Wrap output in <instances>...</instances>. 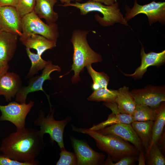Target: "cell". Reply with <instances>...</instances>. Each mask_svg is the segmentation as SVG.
<instances>
[{
  "mask_svg": "<svg viewBox=\"0 0 165 165\" xmlns=\"http://www.w3.org/2000/svg\"><path fill=\"white\" fill-rule=\"evenodd\" d=\"M45 143L37 129L25 128L10 134L2 140L0 151L6 156L21 162H33L40 154Z\"/></svg>",
  "mask_w": 165,
  "mask_h": 165,
  "instance_id": "6da1fadb",
  "label": "cell"
},
{
  "mask_svg": "<svg viewBox=\"0 0 165 165\" xmlns=\"http://www.w3.org/2000/svg\"><path fill=\"white\" fill-rule=\"evenodd\" d=\"M71 127L73 131L88 134L93 138L97 147L107 153L113 161H117L126 155H138L139 151L133 145L118 137L102 134L90 129L77 128L72 124Z\"/></svg>",
  "mask_w": 165,
  "mask_h": 165,
  "instance_id": "7a4b0ae2",
  "label": "cell"
},
{
  "mask_svg": "<svg viewBox=\"0 0 165 165\" xmlns=\"http://www.w3.org/2000/svg\"><path fill=\"white\" fill-rule=\"evenodd\" d=\"M88 30L75 29L73 31L71 39L73 48V64L70 72L73 71L74 74L71 81L73 83L80 81V73L85 67L101 62V55L93 50L89 45L87 36Z\"/></svg>",
  "mask_w": 165,
  "mask_h": 165,
  "instance_id": "3957f363",
  "label": "cell"
},
{
  "mask_svg": "<svg viewBox=\"0 0 165 165\" xmlns=\"http://www.w3.org/2000/svg\"><path fill=\"white\" fill-rule=\"evenodd\" d=\"M59 5L64 7L71 6L76 7L79 9L80 14L82 15H86L91 12H98L102 14L103 17L96 14L95 16V19L102 26H112L116 23L128 25L127 21L120 11L117 2L109 6L90 1L82 3L75 2L74 3Z\"/></svg>",
  "mask_w": 165,
  "mask_h": 165,
  "instance_id": "277c9868",
  "label": "cell"
},
{
  "mask_svg": "<svg viewBox=\"0 0 165 165\" xmlns=\"http://www.w3.org/2000/svg\"><path fill=\"white\" fill-rule=\"evenodd\" d=\"M54 109H50L49 114L45 117L44 113L41 110L34 123L40 127L39 131L42 135L43 136L45 134H48L51 141L52 143L54 141L56 142L61 149L64 148L63 140L64 128L72 118L68 117L64 119L57 120L54 118Z\"/></svg>",
  "mask_w": 165,
  "mask_h": 165,
  "instance_id": "5b68a950",
  "label": "cell"
},
{
  "mask_svg": "<svg viewBox=\"0 0 165 165\" xmlns=\"http://www.w3.org/2000/svg\"><path fill=\"white\" fill-rule=\"evenodd\" d=\"M22 34L21 36L28 37L37 34L56 41L59 36L57 25L56 23H45L34 10L22 18Z\"/></svg>",
  "mask_w": 165,
  "mask_h": 165,
  "instance_id": "8992f818",
  "label": "cell"
},
{
  "mask_svg": "<svg viewBox=\"0 0 165 165\" xmlns=\"http://www.w3.org/2000/svg\"><path fill=\"white\" fill-rule=\"evenodd\" d=\"M34 105V102L31 101L28 104L16 101L6 105H0V121H9L15 126L17 130L23 129L25 127L27 116Z\"/></svg>",
  "mask_w": 165,
  "mask_h": 165,
  "instance_id": "52a82bcc",
  "label": "cell"
},
{
  "mask_svg": "<svg viewBox=\"0 0 165 165\" xmlns=\"http://www.w3.org/2000/svg\"><path fill=\"white\" fill-rule=\"evenodd\" d=\"M61 68L58 65L53 64L52 62L49 63L43 69L42 74L38 76L32 77L29 81L28 85L21 88L16 95L15 101L20 103H26L28 95L30 93L38 91L44 93L47 97L51 108V105L49 97L43 89V85L45 81L51 79L50 74L53 72H60Z\"/></svg>",
  "mask_w": 165,
  "mask_h": 165,
  "instance_id": "ba28073f",
  "label": "cell"
},
{
  "mask_svg": "<svg viewBox=\"0 0 165 165\" xmlns=\"http://www.w3.org/2000/svg\"><path fill=\"white\" fill-rule=\"evenodd\" d=\"M125 19L127 21L137 15L142 13L147 16L150 25L157 21L163 23L165 20V2H156L153 1L148 4L141 5L134 0L132 9L126 8Z\"/></svg>",
  "mask_w": 165,
  "mask_h": 165,
  "instance_id": "9c48e42d",
  "label": "cell"
},
{
  "mask_svg": "<svg viewBox=\"0 0 165 165\" xmlns=\"http://www.w3.org/2000/svg\"><path fill=\"white\" fill-rule=\"evenodd\" d=\"M130 92L136 105H143L156 109L165 101L164 86L150 85L144 88L132 90Z\"/></svg>",
  "mask_w": 165,
  "mask_h": 165,
  "instance_id": "30bf717a",
  "label": "cell"
},
{
  "mask_svg": "<svg viewBox=\"0 0 165 165\" xmlns=\"http://www.w3.org/2000/svg\"><path fill=\"white\" fill-rule=\"evenodd\" d=\"M70 137L76 156L77 165L103 164L105 158L104 154L94 150L85 141L71 136Z\"/></svg>",
  "mask_w": 165,
  "mask_h": 165,
  "instance_id": "8fae6325",
  "label": "cell"
},
{
  "mask_svg": "<svg viewBox=\"0 0 165 165\" xmlns=\"http://www.w3.org/2000/svg\"><path fill=\"white\" fill-rule=\"evenodd\" d=\"M97 131L102 134L112 135L120 138L132 144L139 151L143 149L141 141L131 124L117 123Z\"/></svg>",
  "mask_w": 165,
  "mask_h": 165,
  "instance_id": "7c38bea8",
  "label": "cell"
},
{
  "mask_svg": "<svg viewBox=\"0 0 165 165\" xmlns=\"http://www.w3.org/2000/svg\"><path fill=\"white\" fill-rule=\"evenodd\" d=\"M0 29L19 37L22 35V18L15 7L0 6Z\"/></svg>",
  "mask_w": 165,
  "mask_h": 165,
  "instance_id": "4fadbf2b",
  "label": "cell"
},
{
  "mask_svg": "<svg viewBox=\"0 0 165 165\" xmlns=\"http://www.w3.org/2000/svg\"><path fill=\"white\" fill-rule=\"evenodd\" d=\"M141 55V63L140 66L136 69L134 73L130 74H124L125 75L135 79L141 78L149 67L159 66L165 61V50L159 53L151 52L146 53L145 52L144 46H142Z\"/></svg>",
  "mask_w": 165,
  "mask_h": 165,
  "instance_id": "5bb4252c",
  "label": "cell"
},
{
  "mask_svg": "<svg viewBox=\"0 0 165 165\" xmlns=\"http://www.w3.org/2000/svg\"><path fill=\"white\" fill-rule=\"evenodd\" d=\"M22 81L20 76L13 72H7L0 79V95L10 101L21 88Z\"/></svg>",
  "mask_w": 165,
  "mask_h": 165,
  "instance_id": "9a60e30c",
  "label": "cell"
},
{
  "mask_svg": "<svg viewBox=\"0 0 165 165\" xmlns=\"http://www.w3.org/2000/svg\"><path fill=\"white\" fill-rule=\"evenodd\" d=\"M18 36L11 32L0 31V62L8 64L16 51Z\"/></svg>",
  "mask_w": 165,
  "mask_h": 165,
  "instance_id": "2e32d148",
  "label": "cell"
},
{
  "mask_svg": "<svg viewBox=\"0 0 165 165\" xmlns=\"http://www.w3.org/2000/svg\"><path fill=\"white\" fill-rule=\"evenodd\" d=\"M103 104L110 109L112 111V113L109 115L106 120L98 124L94 125L89 128L90 129L97 131L116 123H123L131 124L134 121L132 116L122 113L119 112L115 102H105Z\"/></svg>",
  "mask_w": 165,
  "mask_h": 165,
  "instance_id": "e0dca14e",
  "label": "cell"
},
{
  "mask_svg": "<svg viewBox=\"0 0 165 165\" xmlns=\"http://www.w3.org/2000/svg\"><path fill=\"white\" fill-rule=\"evenodd\" d=\"M20 41L27 48L35 50L37 53L41 56L46 50L56 46L57 41L49 39L37 34L28 37H20Z\"/></svg>",
  "mask_w": 165,
  "mask_h": 165,
  "instance_id": "ac0fdd59",
  "label": "cell"
},
{
  "mask_svg": "<svg viewBox=\"0 0 165 165\" xmlns=\"http://www.w3.org/2000/svg\"><path fill=\"white\" fill-rule=\"evenodd\" d=\"M57 0H36L34 11L40 18L45 20L46 23L50 24L57 20L59 15L53 10Z\"/></svg>",
  "mask_w": 165,
  "mask_h": 165,
  "instance_id": "d6986e66",
  "label": "cell"
},
{
  "mask_svg": "<svg viewBox=\"0 0 165 165\" xmlns=\"http://www.w3.org/2000/svg\"><path fill=\"white\" fill-rule=\"evenodd\" d=\"M115 100L119 112L121 113L132 116L136 104L129 91V88L126 86L119 88Z\"/></svg>",
  "mask_w": 165,
  "mask_h": 165,
  "instance_id": "ffe728a7",
  "label": "cell"
},
{
  "mask_svg": "<svg viewBox=\"0 0 165 165\" xmlns=\"http://www.w3.org/2000/svg\"><path fill=\"white\" fill-rule=\"evenodd\" d=\"M153 122L152 121H134L131 123L146 152L148 150L151 142Z\"/></svg>",
  "mask_w": 165,
  "mask_h": 165,
  "instance_id": "44dd1931",
  "label": "cell"
},
{
  "mask_svg": "<svg viewBox=\"0 0 165 165\" xmlns=\"http://www.w3.org/2000/svg\"><path fill=\"white\" fill-rule=\"evenodd\" d=\"M165 124V103L164 101L162 102L160 107L157 108V115L154 121L152 127V138L148 149L152 145L157 144L159 141L162 134Z\"/></svg>",
  "mask_w": 165,
  "mask_h": 165,
  "instance_id": "7402d4cb",
  "label": "cell"
},
{
  "mask_svg": "<svg viewBox=\"0 0 165 165\" xmlns=\"http://www.w3.org/2000/svg\"><path fill=\"white\" fill-rule=\"evenodd\" d=\"M157 115V108L143 105H136L132 116L134 121H154Z\"/></svg>",
  "mask_w": 165,
  "mask_h": 165,
  "instance_id": "603a6c76",
  "label": "cell"
},
{
  "mask_svg": "<svg viewBox=\"0 0 165 165\" xmlns=\"http://www.w3.org/2000/svg\"><path fill=\"white\" fill-rule=\"evenodd\" d=\"M26 50L31 63L30 69L25 77L26 79H28L32 77L39 70L43 69L49 63L50 61L44 60L41 56L32 52L29 48H26Z\"/></svg>",
  "mask_w": 165,
  "mask_h": 165,
  "instance_id": "cb8c5ba5",
  "label": "cell"
},
{
  "mask_svg": "<svg viewBox=\"0 0 165 165\" xmlns=\"http://www.w3.org/2000/svg\"><path fill=\"white\" fill-rule=\"evenodd\" d=\"M118 94L117 90L102 88L94 90L87 98L88 100L96 102H114Z\"/></svg>",
  "mask_w": 165,
  "mask_h": 165,
  "instance_id": "d4e9b609",
  "label": "cell"
},
{
  "mask_svg": "<svg viewBox=\"0 0 165 165\" xmlns=\"http://www.w3.org/2000/svg\"><path fill=\"white\" fill-rule=\"evenodd\" d=\"M88 73L93 81L92 88L94 90L102 88H107L109 81L108 75L103 72H98L94 70L89 64L86 67Z\"/></svg>",
  "mask_w": 165,
  "mask_h": 165,
  "instance_id": "484cf974",
  "label": "cell"
},
{
  "mask_svg": "<svg viewBox=\"0 0 165 165\" xmlns=\"http://www.w3.org/2000/svg\"><path fill=\"white\" fill-rule=\"evenodd\" d=\"M147 164L149 165H164L165 158L158 144L153 145L146 152Z\"/></svg>",
  "mask_w": 165,
  "mask_h": 165,
  "instance_id": "4316f807",
  "label": "cell"
},
{
  "mask_svg": "<svg viewBox=\"0 0 165 165\" xmlns=\"http://www.w3.org/2000/svg\"><path fill=\"white\" fill-rule=\"evenodd\" d=\"M60 157L56 163L57 165H77V159L75 153L67 151L63 148L60 149Z\"/></svg>",
  "mask_w": 165,
  "mask_h": 165,
  "instance_id": "83f0119b",
  "label": "cell"
},
{
  "mask_svg": "<svg viewBox=\"0 0 165 165\" xmlns=\"http://www.w3.org/2000/svg\"><path fill=\"white\" fill-rule=\"evenodd\" d=\"M36 1V0H18L15 8L21 18L34 10Z\"/></svg>",
  "mask_w": 165,
  "mask_h": 165,
  "instance_id": "f1b7e54d",
  "label": "cell"
},
{
  "mask_svg": "<svg viewBox=\"0 0 165 165\" xmlns=\"http://www.w3.org/2000/svg\"><path fill=\"white\" fill-rule=\"evenodd\" d=\"M138 155H127L121 158L119 160L113 163L110 157L108 156L105 161H104L102 164L108 165H131L134 163L138 161Z\"/></svg>",
  "mask_w": 165,
  "mask_h": 165,
  "instance_id": "f546056e",
  "label": "cell"
},
{
  "mask_svg": "<svg viewBox=\"0 0 165 165\" xmlns=\"http://www.w3.org/2000/svg\"><path fill=\"white\" fill-rule=\"evenodd\" d=\"M37 160L33 162H21L11 159L3 154H0V165H39Z\"/></svg>",
  "mask_w": 165,
  "mask_h": 165,
  "instance_id": "4dcf8cb0",
  "label": "cell"
},
{
  "mask_svg": "<svg viewBox=\"0 0 165 165\" xmlns=\"http://www.w3.org/2000/svg\"><path fill=\"white\" fill-rule=\"evenodd\" d=\"M18 0H0V6H11L16 7Z\"/></svg>",
  "mask_w": 165,
  "mask_h": 165,
  "instance_id": "1f68e13d",
  "label": "cell"
},
{
  "mask_svg": "<svg viewBox=\"0 0 165 165\" xmlns=\"http://www.w3.org/2000/svg\"><path fill=\"white\" fill-rule=\"evenodd\" d=\"M9 68L8 64H4L0 62V79L8 72Z\"/></svg>",
  "mask_w": 165,
  "mask_h": 165,
  "instance_id": "d6a6232c",
  "label": "cell"
},
{
  "mask_svg": "<svg viewBox=\"0 0 165 165\" xmlns=\"http://www.w3.org/2000/svg\"><path fill=\"white\" fill-rule=\"evenodd\" d=\"M138 161V165H145V160L144 152L142 150L139 151Z\"/></svg>",
  "mask_w": 165,
  "mask_h": 165,
  "instance_id": "836d02e7",
  "label": "cell"
},
{
  "mask_svg": "<svg viewBox=\"0 0 165 165\" xmlns=\"http://www.w3.org/2000/svg\"><path fill=\"white\" fill-rule=\"evenodd\" d=\"M88 1L100 2L107 6L112 5L117 2L116 0H88Z\"/></svg>",
  "mask_w": 165,
  "mask_h": 165,
  "instance_id": "e575fe53",
  "label": "cell"
},
{
  "mask_svg": "<svg viewBox=\"0 0 165 165\" xmlns=\"http://www.w3.org/2000/svg\"><path fill=\"white\" fill-rule=\"evenodd\" d=\"M165 133L164 132V134H162L160 140H159L158 142H159L160 143L162 147V148L163 149V150L164 151L165 149V146L164 145V144L165 143Z\"/></svg>",
  "mask_w": 165,
  "mask_h": 165,
  "instance_id": "d590c367",
  "label": "cell"
},
{
  "mask_svg": "<svg viewBox=\"0 0 165 165\" xmlns=\"http://www.w3.org/2000/svg\"><path fill=\"white\" fill-rule=\"evenodd\" d=\"M62 3L64 4H67L71 3L72 1L74 0H60Z\"/></svg>",
  "mask_w": 165,
  "mask_h": 165,
  "instance_id": "8d00e7d4",
  "label": "cell"
},
{
  "mask_svg": "<svg viewBox=\"0 0 165 165\" xmlns=\"http://www.w3.org/2000/svg\"><path fill=\"white\" fill-rule=\"evenodd\" d=\"M75 0V1L76 2H81L82 0Z\"/></svg>",
  "mask_w": 165,
  "mask_h": 165,
  "instance_id": "74e56055",
  "label": "cell"
},
{
  "mask_svg": "<svg viewBox=\"0 0 165 165\" xmlns=\"http://www.w3.org/2000/svg\"><path fill=\"white\" fill-rule=\"evenodd\" d=\"M1 30V29H0V31Z\"/></svg>",
  "mask_w": 165,
  "mask_h": 165,
  "instance_id": "f35d334b",
  "label": "cell"
}]
</instances>
